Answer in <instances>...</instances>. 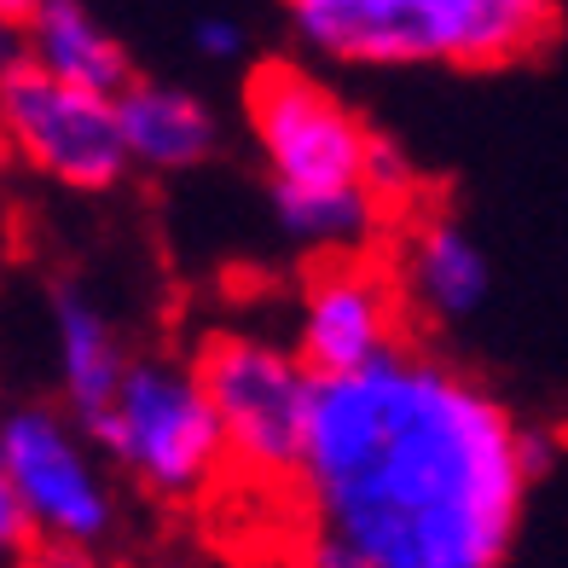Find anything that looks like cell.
<instances>
[{
  "mask_svg": "<svg viewBox=\"0 0 568 568\" xmlns=\"http://www.w3.org/2000/svg\"><path fill=\"white\" fill-rule=\"evenodd\" d=\"M18 30H23V59L64 75V82H75V88L122 93L128 82H134L122 41L82 7V0H41Z\"/></svg>",
  "mask_w": 568,
  "mask_h": 568,
  "instance_id": "obj_12",
  "label": "cell"
},
{
  "mask_svg": "<svg viewBox=\"0 0 568 568\" xmlns=\"http://www.w3.org/2000/svg\"><path fill=\"white\" fill-rule=\"evenodd\" d=\"M302 41L348 64H464L528 59L557 23V0H284Z\"/></svg>",
  "mask_w": 568,
  "mask_h": 568,
  "instance_id": "obj_3",
  "label": "cell"
},
{
  "mask_svg": "<svg viewBox=\"0 0 568 568\" xmlns=\"http://www.w3.org/2000/svg\"><path fill=\"white\" fill-rule=\"evenodd\" d=\"M122 111V134H128V158L151 174H180L197 169L215 151V116L203 99L169 82H128L116 93Z\"/></svg>",
  "mask_w": 568,
  "mask_h": 568,
  "instance_id": "obj_10",
  "label": "cell"
},
{
  "mask_svg": "<svg viewBox=\"0 0 568 568\" xmlns=\"http://www.w3.org/2000/svg\"><path fill=\"white\" fill-rule=\"evenodd\" d=\"M53 337H59V377H64V406L82 435H93L111 418L122 395V377L134 359H122V343L111 320L75 291V284H53Z\"/></svg>",
  "mask_w": 568,
  "mask_h": 568,
  "instance_id": "obj_9",
  "label": "cell"
},
{
  "mask_svg": "<svg viewBox=\"0 0 568 568\" xmlns=\"http://www.w3.org/2000/svg\"><path fill=\"white\" fill-rule=\"evenodd\" d=\"M0 122H7L12 158L70 192H111L134 163L116 93L75 88L23 53L0 75Z\"/></svg>",
  "mask_w": 568,
  "mask_h": 568,
  "instance_id": "obj_6",
  "label": "cell"
},
{
  "mask_svg": "<svg viewBox=\"0 0 568 568\" xmlns=\"http://www.w3.org/2000/svg\"><path fill=\"white\" fill-rule=\"evenodd\" d=\"M255 568H302V562L291 557V562H255Z\"/></svg>",
  "mask_w": 568,
  "mask_h": 568,
  "instance_id": "obj_16",
  "label": "cell"
},
{
  "mask_svg": "<svg viewBox=\"0 0 568 568\" xmlns=\"http://www.w3.org/2000/svg\"><path fill=\"white\" fill-rule=\"evenodd\" d=\"M250 134L262 145L273 210L284 232L325 250H359L400 197L406 169L389 145H377L337 93L296 64H262L244 88Z\"/></svg>",
  "mask_w": 568,
  "mask_h": 568,
  "instance_id": "obj_2",
  "label": "cell"
},
{
  "mask_svg": "<svg viewBox=\"0 0 568 568\" xmlns=\"http://www.w3.org/2000/svg\"><path fill=\"white\" fill-rule=\"evenodd\" d=\"M36 7H41V0H0V12H7V23H23Z\"/></svg>",
  "mask_w": 568,
  "mask_h": 568,
  "instance_id": "obj_15",
  "label": "cell"
},
{
  "mask_svg": "<svg viewBox=\"0 0 568 568\" xmlns=\"http://www.w3.org/2000/svg\"><path fill=\"white\" fill-rule=\"evenodd\" d=\"M302 568H377L366 551L354 546V539H343L337 528H325V523H307L302 528Z\"/></svg>",
  "mask_w": 568,
  "mask_h": 568,
  "instance_id": "obj_13",
  "label": "cell"
},
{
  "mask_svg": "<svg viewBox=\"0 0 568 568\" xmlns=\"http://www.w3.org/2000/svg\"><path fill=\"white\" fill-rule=\"evenodd\" d=\"M400 284L424 320H464L487 302V255L470 244V232L458 221L424 215L406 239Z\"/></svg>",
  "mask_w": 568,
  "mask_h": 568,
  "instance_id": "obj_11",
  "label": "cell"
},
{
  "mask_svg": "<svg viewBox=\"0 0 568 568\" xmlns=\"http://www.w3.org/2000/svg\"><path fill=\"white\" fill-rule=\"evenodd\" d=\"M528 481L523 424L412 343L320 377L302 499L377 568H499Z\"/></svg>",
  "mask_w": 568,
  "mask_h": 568,
  "instance_id": "obj_1",
  "label": "cell"
},
{
  "mask_svg": "<svg viewBox=\"0 0 568 568\" xmlns=\"http://www.w3.org/2000/svg\"><path fill=\"white\" fill-rule=\"evenodd\" d=\"M88 442L111 453L145 494L158 499H197L226 470V435L197 372L169 359H134L122 377L111 418Z\"/></svg>",
  "mask_w": 568,
  "mask_h": 568,
  "instance_id": "obj_5",
  "label": "cell"
},
{
  "mask_svg": "<svg viewBox=\"0 0 568 568\" xmlns=\"http://www.w3.org/2000/svg\"><path fill=\"white\" fill-rule=\"evenodd\" d=\"M192 372L221 418L232 470H244L250 481L302 487L307 429H314V395H320V377L307 372V359L239 337V331H215V337H203Z\"/></svg>",
  "mask_w": 568,
  "mask_h": 568,
  "instance_id": "obj_4",
  "label": "cell"
},
{
  "mask_svg": "<svg viewBox=\"0 0 568 568\" xmlns=\"http://www.w3.org/2000/svg\"><path fill=\"white\" fill-rule=\"evenodd\" d=\"M0 481L30 505L47 546L82 551L111 534V494L93 458L53 406H18L0 429Z\"/></svg>",
  "mask_w": 568,
  "mask_h": 568,
  "instance_id": "obj_7",
  "label": "cell"
},
{
  "mask_svg": "<svg viewBox=\"0 0 568 568\" xmlns=\"http://www.w3.org/2000/svg\"><path fill=\"white\" fill-rule=\"evenodd\" d=\"M406 284L400 273L359 262L354 250H337L307 278L302 302V359L314 377H343L377 366L383 354L406 348Z\"/></svg>",
  "mask_w": 568,
  "mask_h": 568,
  "instance_id": "obj_8",
  "label": "cell"
},
{
  "mask_svg": "<svg viewBox=\"0 0 568 568\" xmlns=\"http://www.w3.org/2000/svg\"><path fill=\"white\" fill-rule=\"evenodd\" d=\"M192 36L203 47V59H239V47H244V30L232 18H203Z\"/></svg>",
  "mask_w": 568,
  "mask_h": 568,
  "instance_id": "obj_14",
  "label": "cell"
}]
</instances>
